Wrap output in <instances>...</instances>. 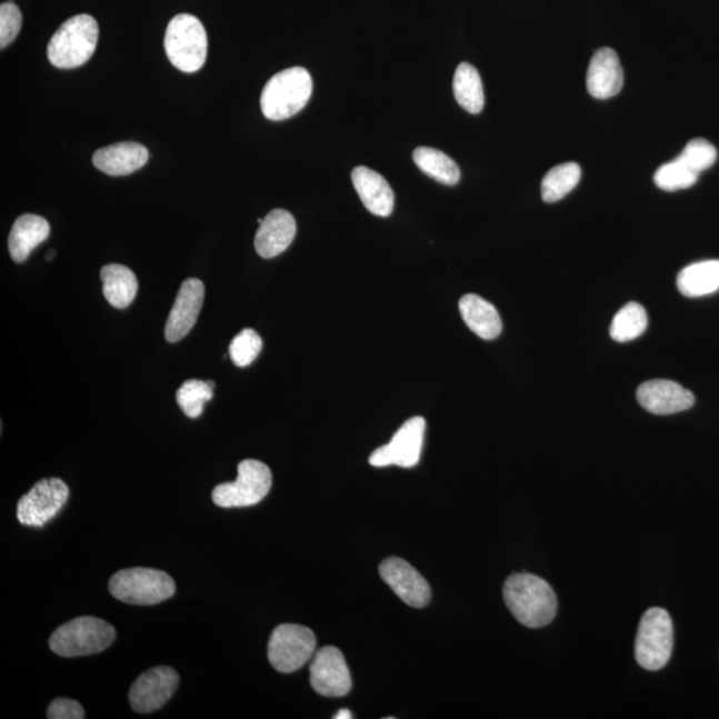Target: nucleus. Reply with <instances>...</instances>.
<instances>
[{"instance_id":"obj_8","label":"nucleus","mask_w":719,"mask_h":719,"mask_svg":"<svg viewBox=\"0 0 719 719\" xmlns=\"http://www.w3.org/2000/svg\"><path fill=\"white\" fill-rule=\"evenodd\" d=\"M673 650V622L662 608L643 615L636 638V660L640 667L657 671L667 667Z\"/></svg>"},{"instance_id":"obj_7","label":"nucleus","mask_w":719,"mask_h":719,"mask_svg":"<svg viewBox=\"0 0 719 719\" xmlns=\"http://www.w3.org/2000/svg\"><path fill=\"white\" fill-rule=\"evenodd\" d=\"M238 479L220 483L212 492L214 506L220 508H246L257 506L272 488L271 469L258 460L239 463Z\"/></svg>"},{"instance_id":"obj_27","label":"nucleus","mask_w":719,"mask_h":719,"mask_svg":"<svg viewBox=\"0 0 719 719\" xmlns=\"http://www.w3.org/2000/svg\"><path fill=\"white\" fill-rule=\"evenodd\" d=\"M581 179V167L577 163L556 166L542 179L541 193L543 201L556 203L572 192Z\"/></svg>"},{"instance_id":"obj_32","label":"nucleus","mask_w":719,"mask_h":719,"mask_svg":"<svg viewBox=\"0 0 719 719\" xmlns=\"http://www.w3.org/2000/svg\"><path fill=\"white\" fill-rule=\"evenodd\" d=\"M677 159L688 166L690 170L700 174L716 163L717 150L708 140L695 139L685 147V150Z\"/></svg>"},{"instance_id":"obj_18","label":"nucleus","mask_w":719,"mask_h":719,"mask_svg":"<svg viewBox=\"0 0 719 719\" xmlns=\"http://www.w3.org/2000/svg\"><path fill=\"white\" fill-rule=\"evenodd\" d=\"M296 237V220L286 210H273L261 221L254 248L261 258L272 259L287 251Z\"/></svg>"},{"instance_id":"obj_12","label":"nucleus","mask_w":719,"mask_h":719,"mask_svg":"<svg viewBox=\"0 0 719 719\" xmlns=\"http://www.w3.org/2000/svg\"><path fill=\"white\" fill-rule=\"evenodd\" d=\"M309 675L313 690L320 696L344 697L352 689L351 673L338 648L324 647L316 651Z\"/></svg>"},{"instance_id":"obj_31","label":"nucleus","mask_w":719,"mask_h":719,"mask_svg":"<svg viewBox=\"0 0 719 719\" xmlns=\"http://www.w3.org/2000/svg\"><path fill=\"white\" fill-rule=\"evenodd\" d=\"M263 348V340L251 328L241 331L230 346V356L234 366L246 368L251 366Z\"/></svg>"},{"instance_id":"obj_2","label":"nucleus","mask_w":719,"mask_h":719,"mask_svg":"<svg viewBox=\"0 0 719 719\" xmlns=\"http://www.w3.org/2000/svg\"><path fill=\"white\" fill-rule=\"evenodd\" d=\"M99 39V26L97 19L89 13H80L66 20L53 33L47 57L50 63L57 69H77L89 62L96 52Z\"/></svg>"},{"instance_id":"obj_24","label":"nucleus","mask_w":719,"mask_h":719,"mask_svg":"<svg viewBox=\"0 0 719 719\" xmlns=\"http://www.w3.org/2000/svg\"><path fill=\"white\" fill-rule=\"evenodd\" d=\"M678 291L687 298H702L719 289V260L690 264L678 274Z\"/></svg>"},{"instance_id":"obj_3","label":"nucleus","mask_w":719,"mask_h":719,"mask_svg":"<svg viewBox=\"0 0 719 719\" xmlns=\"http://www.w3.org/2000/svg\"><path fill=\"white\" fill-rule=\"evenodd\" d=\"M312 78L302 67H292L268 80L260 106L267 119L279 122L299 113L311 99Z\"/></svg>"},{"instance_id":"obj_13","label":"nucleus","mask_w":719,"mask_h":719,"mask_svg":"<svg viewBox=\"0 0 719 719\" xmlns=\"http://www.w3.org/2000/svg\"><path fill=\"white\" fill-rule=\"evenodd\" d=\"M178 687L179 676L172 668L147 670L132 683L129 696L131 708L140 715L152 713L171 700Z\"/></svg>"},{"instance_id":"obj_36","label":"nucleus","mask_w":719,"mask_h":719,"mask_svg":"<svg viewBox=\"0 0 719 719\" xmlns=\"http://www.w3.org/2000/svg\"><path fill=\"white\" fill-rule=\"evenodd\" d=\"M53 258H56V251H53V250L46 254V260L50 261Z\"/></svg>"},{"instance_id":"obj_17","label":"nucleus","mask_w":719,"mask_h":719,"mask_svg":"<svg viewBox=\"0 0 719 719\" xmlns=\"http://www.w3.org/2000/svg\"><path fill=\"white\" fill-rule=\"evenodd\" d=\"M588 91L596 99H610L620 93L623 87V70L615 50L609 47L598 50L590 60Z\"/></svg>"},{"instance_id":"obj_33","label":"nucleus","mask_w":719,"mask_h":719,"mask_svg":"<svg viewBox=\"0 0 719 719\" xmlns=\"http://www.w3.org/2000/svg\"><path fill=\"white\" fill-rule=\"evenodd\" d=\"M22 12L12 2L0 6V49L4 50L19 36L22 29Z\"/></svg>"},{"instance_id":"obj_4","label":"nucleus","mask_w":719,"mask_h":719,"mask_svg":"<svg viewBox=\"0 0 719 719\" xmlns=\"http://www.w3.org/2000/svg\"><path fill=\"white\" fill-rule=\"evenodd\" d=\"M116 638L112 625L102 618L84 616L73 618L53 631L50 648L60 657H83L102 653Z\"/></svg>"},{"instance_id":"obj_14","label":"nucleus","mask_w":719,"mask_h":719,"mask_svg":"<svg viewBox=\"0 0 719 719\" xmlns=\"http://www.w3.org/2000/svg\"><path fill=\"white\" fill-rule=\"evenodd\" d=\"M379 573L409 607L426 608L431 601L432 590L428 581L406 560L389 557L380 563Z\"/></svg>"},{"instance_id":"obj_6","label":"nucleus","mask_w":719,"mask_h":719,"mask_svg":"<svg viewBox=\"0 0 719 719\" xmlns=\"http://www.w3.org/2000/svg\"><path fill=\"white\" fill-rule=\"evenodd\" d=\"M109 589L112 597L119 601L148 607L171 598L177 591V585L161 570L131 568L113 575Z\"/></svg>"},{"instance_id":"obj_20","label":"nucleus","mask_w":719,"mask_h":719,"mask_svg":"<svg viewBox=\"0 0 719 719\" xmlns=\"http://www.w3.org/2000/svg\"><path fill=\"white\" fill-rule=\"evenodd\" d=\"M150 154L144 146L123 142L100 148L93 153L92 163L111 177H124L143 168Z\"/></svg>"},{"instance_id":"obj_30","label":"nucleus","mask_w":719,"mask_h":719,"mask_svg":"<svg viewBox=\"0 0 719 719\" xmlns=\"http://www.w3.org/2000/svg\"><path fill=\"white\" fill-rule=\"evenodd\" d=\"M700 174L690 170L682 161L675 159L670 163L663 164L658 168L655 173V183L663 191H680L693 187L697 183Z\"/></svg>"},{"instance_id":"obj_5","label":"nucleus","mask_w":719,"mask_h":719,"mask_svg":"<svg viewBox=\"0 0 719 719\" xmlns=\"http://www.w3.org/2000/svg\"><path fill=\"white\" fill-rule=\"evenodd\" d=\"M164 49L168 59L178 70L192 73L204 66L208 37L203 23L190 13H179L168 23Z\"/></svg>"},{"instance_id":"obj_22","label":"nucleus","mask_w":719,"mask_h":719,"mask_svg":"<svg viewBox=\"0 0 719 719\" xmlns=\"http://www.w3.org/2000/svg\"><path fill=\"white\" fill-rule=\"evenodd\" d=\"M459 309L463 322L470 331L475 332L483 340H493L499 338L502 332V321L500 313L493 304L483 300L480 296L469 293L462 296L459 302Z\"/></svg>"},{"instance_id":"obj_23","label":"nucleus","mask_w":719,"mask_h":719,"mask_svg":"<svg viewBox=\"0 0 719 719\" xmlns=\"http://www.w3.org/2000/svg\"><path fill=\"white\" fill-rule=\"evenodd\" d=\"M103 281V293L112 307L123 309L130 307L138 293V279L129 267L107 264L100 271Z\"/></svg>"},{"instance_id":"obj_34","label":"nucleus","mask_w":719,"mask_h":719,"mask_svg":"<svg viewBox=\"0 0 719 719\" xmlns=\"http://www.w3.org/2000/svg\"><path fill=\"white\" fill-rule=\"evenodd\" d=\"M47 717L50 719H83L84 709L82 705L69 700V698H58L47 710Z\"/></svg>"},{"instance_id":"obj_28","label":"nucleus","mask_w":719,"mask_h":719,"mask_svg":"<svg viewBox=\"0 0 719 719\" xmlns=\"http://www.w3.org/2000/svg\"><path fill=\"white\" fill-rule=\"evenodd\" d=\"M648 328V313L638 302H629L615 316L610 336L617 342H628L640 338Z\"/></svg>"},{"instance_id":"obj_1","label":"nucleus","mask_w":719,"mask_h":719,"mask_svg":"<svg viewBox=\"0 0 719 719\" xmlns=\"http://www.w3.org/2000/svg\"><path fill=\"white\" fill-rule=\"evenodd\" d=\"M503 600L517 621L527 628H543L555 620L557 597L541 577L516 573L503 583Z\"/></svg>"},{"instance_id":"obj_11","label":"nucleus","mask_w":719,"mask_h":719,"mask_svg":"<svg viewBox=\"0 0 719 719\" xmlns=\"http://www.w3.org/2000/svg\"><path fill=\"white\" fill-rule=\"evenodd\" d=\"M426 420L416 416L401 426L392 440L375 450L369 456V463L375 468L398 466L413 468L418 466L425 443Z\"/></svg>"},{"instance_id":"obj_10","label":"nucleus","mask_w":719,"mask_h":719,"mask_svg":"<svg viewBox=\"0 0 719 719\" xmlns=\"http://www.w3.org/2000/svg\"><path fill=\"white\" fill-rule=\"evenodd\" d=\"M70 489L60 479H43L18 502V520L22 526L40 528L51 521L69 500Z\"/></svg>"},{"instance_id":"obj_25","label":"nucleus","mask_w":719,"mask_h":719,"mask_svg":"<svg viewBox=\"0 0 719 719\" xmlns=\"http://www.w3.org/2000/svg\"><path fill=\"white\" fill-rule=\"evenodd\" d=\"M453 92L457 103L469 113H480L486 104L479 71L472 64L461 63L453 78Z\"/></svg>"},{"instance_id":"obj_16","label":"nucleus","mask_w":719,"mask_h":719,"mask_svg":"<svg viewBox=\"0 0 719 719\" xmlns=\"http://www.w3.org/2000/svg\"><path fill=\"white\" fill-rule=\"evenodd\" d=\"M637 400L653 415L667 416L688 411L695 406V395L671 380H650L637 389Z\"/></svg>"},{"instance_id":"obj_9","label":"nucleus","mask_w":719,"mask_h":719,"mask_svg":"<svg viewBox=\"0 0 719 719\" xmlns=\"http://www.w3.org/2000/svg\"><path fill=\"white\" fill-rule=\"evenodd\" d=\"M316 643L311 629L296 623L279 625L268 642V660L280 673H293L312 660Z\"/></svg>"},{"instance_id":"obj_19","label":"nucleus","mask_w":719,"mask_h":719,"mask_svg":"<svg viewBox=\"0 0 719 719\" xmlns=\"http://www.w3.org/2000/svg\"><path fill=\"white\" fill-rule=\"evenodd\" d=\"M352 183L367 210L376 217L388 218L393 212L395 193L380 173L367 167H356Z\"/></svg>"},{"instance_id":"obj_21","label":"nucleus","mask_w":719,"mask_h":719,"mask_svg":"<svg viewBox=\"0 0 719 719\" xmlns=\"http://www.w3.org/2000/svg\"><path fill=\"white\" fill-rule=\"evenodd\" d=\"M50 224L38 214L26 213L13 223L9 237V250L16 263H23L30 253L50 237Z\"/></svg>"},{"instance_id":"obj_29","label":"nucleus","mask_w":719,"mask_h":719,"mask_svg":"<svg viewBox=\"0 0 719 719\" xmlns=\"http://www.w3.org/2000/svg\"><path fill=\"white\" fill-rule=\"evenodd\" d=\"M214 385L212 381L188 380L178 389L177 401L187 418L198 419L206 402L213 398Z\"/></svg>"},{"instance_id":"obj_15","label":"nucleus","mask_w":719,"mask_h":719,"mask_svg":"<svg viewBox=\"0 0 719 719\" xmlns=\"http://www.w3.org/2000/svg\"><path fill=\"white\" fill-rule=\"evenodd\" d=\"M204 292L203 281H183L166 322L164 334L168 342H178L191 332L203 307Z\"/></svg>"},{"instance_id":"obj_26","label":"nucleus","mask_w":719,"mask_h":719,"mask_svg":"<svg viewBox=\"0 0 719 719\" xmlns=\"http://www.w3.org/2000/svg\"><path fill=\"white\" fill-rule=\"evenodd\" d=\"M413 160L420 170L441 184L456 186L461 172L456 161L435 148L419 147L413 152Z\"/></svg>"},{"instance_id":"obj_35","label":"nucleus","mask_w":719,"mask_h":719,"mask_svg":"<svg viewBox=\"0 0 719 719\" xmlns=\"http://www.w3.org/2000/svg\"><path fill=\"white\" fill-rule=\"evenodd\" d=\"M351 718H352V713L347 709H342L338 711V715L334 716V719H351Z\"/></svg>"}]
</instances>
